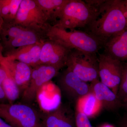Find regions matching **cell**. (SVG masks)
<instances>
[{
  "label": "cell",
  "mask_w": 127,
  "mask_h": 127,
  "mask_svg": "<svg viewBox=\"0 0 127 127\" xmlns=\"http://www.w3.org/2000/svg\"><path fill=\"white\" fill-rule=\"evenodd\" d=\"M127 29V11L124 0H99L97 13L84 31L104 44Z\"/></svg>",
  "instance_id": "1"
},
{
  "label": "cell",
  "mask_w": 127,
  "mask_h": 127,
  "mask_svg": "<svg viewBox=\"0 0 127 127\" xmlns=\"http://www.w3.org/2000/svg\"><path fill=\"white\" fill-rule=\"evenodd\" d=\"M48 40L70 50L97 55L103 44L91 34L80 30L68 31L50 25L43 32Z\"/></svg>",
  "instance_id": "2"
},
{
  "label": "cell",
  "mask_w": 127,
  "mask_h": 127,
  "mask_svg": "<svg viewBox=\"0 0 127 127\" xmlns=\"http://www.w3.org/2000/svg\"><path fill=\"white\" fill-rule=\"evenodd\" d=\"M99 0H69L54 25L64 30H84L97 13Z\"/></svg>",
  "instance_id": "3"
},
{
  "label": "cell",
  "mask_w": 127,
  "mask_h": 127,
  "mask_svg": "<svg viewBox=\"0 0 127 127\" xmlns=\"http://www.w3.org/2000/svg\"><path fill=\"white\" fill-rule=\"evenodd\" d=\"M0 117L13 127H43L42 115L23 103L0 102Z\"/></svg>",
  "instance_id": "4"
},
{
  "label": "cell",
  "mask_w": 127,
  "mask_h": 127,
  "mask_svg": "<svg viewBox=\"0 0 127 127\" xmlns=\"http://www.w3.org/2000/svg\"><path fill=\"white\" fill-rule=\"evenodd\" d=\"M3 45L9 52L18 48L41 42L43 34L23 27L14 21L4 22L0 32Z\"/></svg>",
  "instance_id": "5"
},
{
  "label": "cell",
  "mask_w": 127,
  "mask_h": 127,
  "mask_svg": "<svg viewBox=\"0 0 127 127\" xmlns=\"http://www.w3.org/2000/svg\"><path fill=\"white\" fill-rule=\"evenodd\" d=\"M66 66L86 82L92 83L98 80L97 55L71 50L67 58Z\"/></svg>",
  "instance_id": "6"
},
{
  "label": "cell",
  "mask_w": 127,
  "mask_h": 127,
  "mask_svg": "<svg viewBox=\"0 0 127 127\" xmlns=\"http://www.w3.org/2000/svg\"><path fill=\"white\" fill-rule=\"evenodd\" d=\"M14 22L43 34L51 25L45 14L34 0H22Z\"/></svg>",
  "instance_id": "7"
},
{
  "label": "cell",
  "mask_w": 127,
  "mask_h": 127,
  "mask_svg": "<svg viewBox=\"0 0 127 127\" xmlns=\"http://www.w3.org/2000/svg\"><path fill=\"white\" fill-rule=\"evenodd\" d=\"M97 59L101 82L117 95L122 73L123 63L104 52L98 53Z\"/></svg>",
  "instance_id": "8"
},
{
  "label": "cell",
  "mask_w": 127,
  "mask_h": 127,
  "mask_svg": "<svg viewBox=\"0 0 127 127\" xmlns=\"http://www.w3.org/2000/svg\"><path fill=\"white\" fill-rule=\"evenodd\" d=\"M59 70L54 67L44 64L32 68L30 82L22 94V103L30 104L33 102L40 89L58 75Z\"/></svg>",
  "instance_id": "9"
},
{
  "label": "cell",
  "mask_w": 127,
  "mask_h": 127,
  "mask_svg": "<svg viewBox=\"0 0 127 127\" xmlns=\"http://www.w3.org/2000/svg\"><path fill=\"white\" fill-rule=\"evenodd\" d=\"M58 85L64 95L71 101H77L91 92V86L67 68L58 77Z\"/></svg>",
  "instance_id": "10"
},
{
  "label": "cell",
  "mask_w": 127,
  "mask_h": 127,
  "mask_svg": "<svg viewBox=\"0 0 127 127\" xmlns=\"http://www.w3.org/2000/svg\"><path fill=\"white\" fill-rule=\"evenodd\" d=\"M71 50L53 41L48 39L44 41L41 50V64L52 66L60 70L66 66Z\"/></svg>",
  "instance_id": "11"
},
{
  "label": "cell",
  "mask_w": 127,
  "mask_h": 127,
  "mask_svg": "<svg viewBox=\"0 0 127 127\" xmlns=\"http://www.w3.org/2000/svg\"><path fill=\"white\" fill-rule=\"evenodd\" d=\"M18 48L8 53L4 58L17 61L34 67L41 65L40 56L43 42Z\"/></svg>",
  "instance_id": "12"
},
{
  "label": "cell",
  "mask_w": 127,
  "mask_h": 127,
  "mask_svg": "<svg viewBox=\"0 0 127 127\" xmlns=\"http://www.w3.org/2000/svg\"><path fill=\"white\" fill-rule=\"evenodd\" d=\"M43 127H75V117L69 108L61 105L42 115Z\"/></svg>",
  "instance_id": "13"
},
{
  "label": "cell",
  "mask_w": 127,
  "mask_h": 127,
  "mask_svg": "<svg viewBox=\"0 0 127 127\" xmlns=\"http://www.w3.org/2000/svg\"><path fill=\"white\" fill-rule=\"evenodd\" d=\"M0 64L6 68L20 91H24L30 82L32 69L31 67L21 62L7 60L5 58Z\"/></svg>",
  "instance_id": "14"
},
{
  "label": "cell",
  "mask_w": 127,
  "mask_h": 127,
  "mask_svg": "<svg viewBox=\"0 0 127 127\" xmlns=\"http://www.w3.org/2000/svg\"><path fill=\"white\" fill-rule=\"evenodd\" d=\"M91 92L102 103L103 108L113 111L122 106L117 95L99 80L91 83Z\"/></svg>",
  "instance_id": "15"
},
{
  "label": "cell",
  "mask_w": 127,
  "mask_h": 127,
  "mask_svg": "<svg viewBox=\"0 0 127 127\" xmlns=\"http://www.w3.org/2000/svg\"><path fill=\"white\" fill-rule=\"evenodd\" d=\"M104 52L122 63L127 62V29L103 45Z\"/></svg>",
  "instance_id": "16"
},
{
  "label": "cell",
  "mask_w": 127,
  "mask_h": 127,
  "mask_svg": "<svg viewBox=\"0 0 127 127\" xmlns=\"http://www.w3.org/2000/svg\"><path fill=\"white\" fill-rule=\"evenodd\" d=\"M76 107V111L84 114L89 118L96 116L103 108L102 103L92 92L79 98Z\"/></svg>",
  "instance_id": "17"
},
{
  "label": "cell",
  "mask_w": 127,
  "mask_h": 127,
  "mask_svg": "<svg viewBox=\"0 0 127 127\" xmlns=\"http://www.w3.org/2000/svg\"><path fill=\"white\" fill-rule=\"evenodd\" d=\"M47 17L49 23L54 25L69 0H34Z\"/></svg>",
  "instance_id": "18"
},
{
  "label": "cell",
  "mask_w": 127,
  "mask_h": 127,
  "mask_svg": "<svg viewBox=\"0 0 127 127\" xmlns=\"http://www.w3.org/2000/svg\"><path fill=\"white\" fill-rule=\"evenodd\" d=\"M22 0H0L1 17L5 22L14 21Z\"/></svg>",
  "instance_id": "19"
},
{
  "label": "cell",
  "mask_w": 127,
  "mask_h": 127,
  "mask_svg": "<svg viewBox=\"0 0 127 127\" xmlns=\"http://www.w3.org/2000/svg\"><path fill=\"white\" fill-rule=\"evenodd\" d=\"M7 71V76L2 83V86L9 103H13L19 98L21 91L13 78Z\"/></svg>",
  "instance_id": "20"
},
{
  "label": "cell",
  "mask_w": 127,
  "mask_h": 127,
  "mask_svg": "<svg viewBox=\"0 0 127 127\" xmlns=\"http://www.w3.org/2000/svg\"><path fill=\"white\" fill-rule=\"evenodd\" d=\"M117 95L122 102L127 98V62L123 63L122 78Z\"/></svg>",
  "instance_id": "21"
},
{
  "label": "cell",
  "mask_w": 127,
  "mask_h": 127,
  "mask_svg": "<svg viewBox=\"0 0 127 127\" xmlns=\"http://www.w3.org/2000/svg\"><path fill=\"white\" fill-rule=\"evenodd\" d=\"M75 121L76 127H92L88 117L79 111H76Z\"/></svg>",
  "instance_id": "22"
},
{
  "label": "cell",
  "mask_w": 127,
  "mask_h": 127,
  "mask_svg": "<svg viewBox=\"0 0 127 127\" xmlns=\"http://www.w3.org/2000/svg\"><path fill=\"white\" fill-rule=\"evenodd\" d=\"M7 75V71L4 66L0 64V86H2V83Z\"/></svg>",
  "instance_id": "23"
},
{
  "label": "cell",
  "mask_w": 127,
  "mask_h": 127,
  "mask_svg": "<svg viewBox=\"0 0 127 127\" xmlns=\"http://www.w3.org/2000/svg\"><path fill=\"white\" fill-rule=\"evenodd\" d=\"M0 127H13L0 117Z\"/></svg>",
  "instance_id": "24"
},
{
  "label": "cell",
  "mask_w": 127,
  "mask_h": 127,
  "mask_svg": "<svg viewBox=\"0 0 127 127\" xmlns=\"http://www.w3.org/2000/svg\"><path fill=\"white\" fill-rule=\"evenodd\" d=\"M4 22V21L1 17V14L0 9V32L2 29Z\"/></svg>",
  "instance_id": "25"
},
{
  "label": "cell",
  "mask_w": 127,
  "mask_h": 127,
  "mask_svg": "<svg viewBox=\"0 0 127 127\" xmlns=\"http://www.w3.org/2000/svg\"><path fill=\"white\" fill-rule=\"evenodd\" d=\"M2 46H1L0 44V63L1 62L4 60L5 57L2 55Z\"/></svg>",
  "instance_id": "26"
},
{
  "label": "cell",
  "mask_w": 127,
  "mask_h": 127,
  "mask_svg": "<svg viewBox=\"0 0 127 127\" xmlns=\"http://www.w3.org/2000/svg\"><path fill=\"white\" fill-rule=\"evenodd\" d=\"M122 106L124 107L127 110V98L123 101Z\"/></svg>",
  "instance_id": "27"
},
{
  "label": "cell",
  "mask_w": 127,
  "mask_h": 127,
  "mask_svg": "<svg viewBox=\"0 0 127 127\" xmlns=\"http://www.w3.org/2000/svg\"><path fill=\"white\" fill-rule=\"evenodd\" d=\"M100 127H115L114 126H113V125H111V124H104L102 125V126H101Z\"/></svg>",
  "instance_id": "28"
},
{
  "label": "cell",
  "mask_w": 127,
  "mask_h": 127,
  "mask_svg": "<svg viewBox=\"0 0 127 127\" xmlns=\"http://www.w3.org/2000/svg\"><path fill=\"white\" fill-rule=\"evenodd\" d=\"M124 2H125V5H126L127 11V0H124Z\"/></svg>",
  "instance_id": "29"
}]
</instances>
